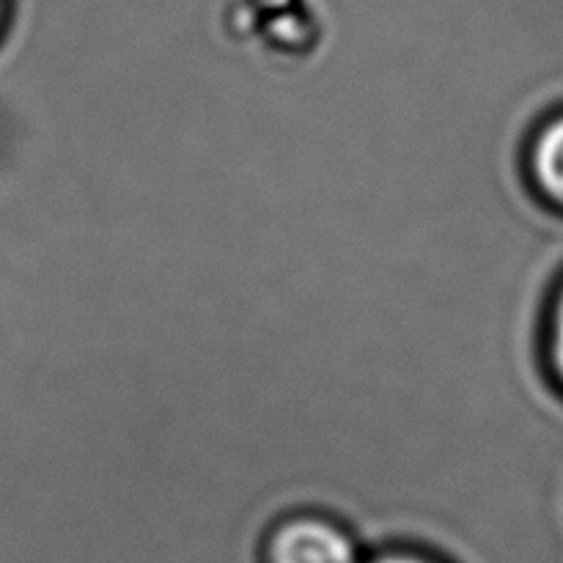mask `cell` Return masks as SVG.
<instances>
[{
    "label": "cell",
    "instance_id": "1",
    "mask_svg": "<svg viewBox=\"0 0 563 563\" xmlns=\"http://www.w3.org/2000/svg\"><path fill=\"white\" fill-rule=\"evenodd\" d=\"M269 563H357L350 533L317 515L289 517L267 542Z\"/></svg>",
    "mask_w": 563,
    "mask_h": 563
},
{
    "label": "cell",
    "instance_id": "3",
    "mask_svg": "<svg viewBox=\"0 0 563 563\" xmlns=\"http://www.w3.org/2000/svg\"><path fill=\"white\" fill-rule=\"evenodd\" d=\"M544 350H548L550 372L563 388V284L555 291L548 313V335H544Z\"/></svg>",
    "mask_w": 563,
    "mask_h": 563
},
{
    "label": "cell",
    "instance_id": "4",
    "mask_svg": "<svg viewBox=\"0 0 563 563\" xmlns=\"http://www.w3.org/2000/svg\"><path fill=\"white\" fill-rule=\"evenodd\" d=\"M374 563H427V561L416 559V555H388V559H379Z\"/></svg>",
    "mask_w": 563,
    "mask_h": 563
},
{
    "label": "cell",
    "instance_id": "2",
    "mask_svg": "<svg viewBox=\"0 0 563 563\" xmlns=\"http://www.w3.org/2000/svg\"><path fill=\"white\" fill-rule=\"evenodd\" d=\"M526 174L544 203L563 209V113L544 121L531 135Z\"/></svg>",
    "mask_w": 563,
    "mask_h": 563
},
{
    "label": "cell",
    "instance_id": "5",
    "mask_svg": "<svg viewBox=\"0 0 563 563\" xmlns=\"http://www.w3.org/2000/svg\"><path fill=\"white\" fill-rule=\"evenodd\" d=\"M5 20H9V0H0V33H3Z\"/></svg>",
    "mask_w": 563,
    "mask_h": 563
}]
</instances>
